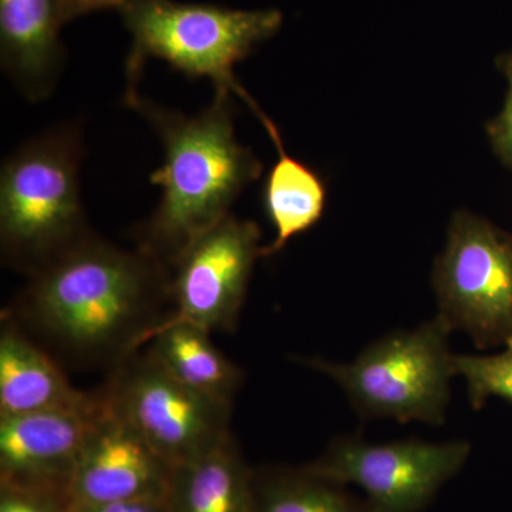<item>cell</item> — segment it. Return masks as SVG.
<instances>
[{
    "label": "cell",
    "instance_id": "5b68a950",
    "mask_svg": "<svg viewBox=\"0 0 512 512\" xmlns=\"http://www.w3.org/2000/svg\"><path fill=\"white\" fill-rule=\"evenodd\" d=\"M451 332L437 315L419 328L375 340L352 362L301 357L299 363L335 380L362 419L439 426L446 420L451 379L458 376Z\"/></svg>",
    "mask_w": 512,
    "mask_h": 512
},
{
    "label": "cell",
    "instance_id": "52a82bcc",
    "mask_svg": "<svg viewBox=\"0 0 512 512\" xmlns=\"http://www.w3.org/2000/svg\"><path fill=\"white\" fill-rule=\"evenodd\" d=\"M101 396L171 468L205 456L231 437L232 404L178 382L150 353H133L119 363Z\"/></svg>",
    "mask_w": 512,
    "mask_h": 512
},
{
    "label": "cell",
    "instance_id": "e0dca14e",
    "mask_svg": "<svg viewBox=\"0 0 512 512\" xmlns=\"http://www.w3.org/2000/svg\"><path fill=\"white\" fill-rule=\"evenodd\" d=\"M256 512H372L346 485L301 468L254 471Z\"/></svg>",
    "mask_w": 512,
    "mask_h": 512
},
{
    "label": "cell",
    "instance_id": "8fae6325",
    "mask_svg": "<svg viewBox=\"0 0 512 512\" xmlns=\"http://www.w3.org/2000/svg\"><path fill=\"white\" fill-rule=\"evenodd\" d=\"M171 471L103 399V410L74 466L67 498L70 504L164 498Z\"/></svg>",
    "mask_w": 512,
    "mask_h": 512
},
{
    "label": "cell",
    "instance_id": "3957f363",
    "mask_svg": "<svg viewBox=\"0 0 512 512\" xmlns=\"http://www.w3.org/2000/svg\"><path fill=\"white\" fill-rule=\"evenodd\" d=\"M83 131L64 123L30 137L0 170V248L6 264L35 274L89 237L80 192Z\"/></svg>",
    "mask_w": 512,
    "mask_h": 512
},
{
    "label": "cell",
    "instance_id": "7402d4cb",
    "mask_svg": "<svg viewBox=\"0 0 512 512\" xmlns=\"http://www.w3.org/2000/svg\"><path fill=\"white\" fill-rule=\"evenodd\" d=\"M69 512H164L163 498L103 504H70Z\"/></svg>",
    "mask_w": 512,
    "mask_h": 512
},
{
    "label": "cell",
    "instance_id": "30bf717a",
    "mask_svg": "<svg viewBox=\"0 0 512 512\" xmlns=\"http://www.w3.org/2000/svg\"><path fill=\"white\" fill-rule=\"evenodd\" d=\"M103 399L18 416H0V484L64 495ZM69 500V498H67Z\"/></svg>",
    "mask_w": 512,
    "mask_h": 512
},
{
    "label": "cell",
    "instance_id": "9a60e30c",
    "mask_svg": "<svg viewBox=\"0 0 512 512\" xmlns=\"http://www.w3.org/2000/svg\"><path fill=\"white\" fill-rule=\"evenodd\" d=\"M164 512H256L254 470L234 439L197 460L173 468Z\"/></svg>",
    "mask_w": 512,
    "mask_h": 512
},
{
    "label": "cell",
    "instance_id": "9c48e42d",
    "mask_svg": "<svg viewBox=\"0 0 512 512\" xmlns=\"http://www.w3.org/2000/svg\"><path fill=\"white\" fill-rule=\"evenodd\" d=\"M261 228L227 215L194 239L170 265L174 311L161 320L188 323L208 333L232 332L247 296Z\"/></svg>",
    "mask_w": 512,
    "mask_h": 512
},
{
    "label": "cell",
    "instance_id": "ffe728a7",
    "mask_svg": "<svg viewBox=\"0 0 512 512\" xmlns=\"http://www.w3.org/2000/svg\"><path fill=\"white\" fill-rule=\"evenodd\" d=\"M64 495L0 484V512H69Z\"/></svg>",
    "mask_w": 512,
    "mask_h": 512
},
{
    "label": "cell",
    "instance_id": "44dd1931",
    "mask_svg": "<svg viewBox=\"0 0 512 512\" xmlns=\"http://www.w3.org/2000/svg\"><path fill=\"white\" fill-rule=\"evenodd\" d=\"M138 0H59L60 18L63 25L92 15V13L103 12V10H117L121 12L127 6L133 5Z\"/></svg>",
    "mask_w": 512,
    "mask_h": 512
},
{
    "label": "cell",
    "instance_id": "ac0fdd59",
    "mask_svg": "<svg viewBox=\"0 0 512 512\" xmlns=\"http://www.w3.org/2000/svg\"><path fill=\"white\" fill-rule=\"evenodd\" d=\"M497 355H456L457 375L467 383L474 409H481L491 397L512 403V338Z\"/></svg>",
    "mask_w": 512,
    "mask_h": 512
},
{
    "label": "cell",
    "instance_id": "5bb4252c",
    "mask_svg": "<svg viewBox=\"0 0 512 512\" xmlns=\"http://www.w3.org/2000/svg\"><path fill=\"white\" fill-rule=\"evenodd\" d=\"M242 100L261 121L278 153L264 187V208L275 237L271 244L261 248V256H272L281 252L293 237L318 224L325 212L328 188L315 170L286 153L279 128L258 103L248 93Z\"/></svg>",
    "mask_w": 512,
    "mask_h": 512
},
{
    "label": "cell",
    "instance_id": "7c38bea8",
    "mask_svg": "<svg viewBox=\"0 0 512 512\" xmlns=\"http://www.w3.org/2000/svg\"><path fill=\"white\" fill-rule=\"evenodd\" d=\"M59 0H0V63L29 100L46 99L63 64Z\"/></svg>",
    "mask_w": 512,
    "mask_h": 512
},
{
    "label": "cell",
    "instance_id": "8992f818",
    "mask_svg": "<svg viewBox=\"0 0 512 512\" xmlns=\"http://www.w3.org/2000/svg\"><path fill=\"white\" fill-rule=\"evenodd\" d=\"M433 288L451 330L478 349L512 338V234L466 210L453 215L447 244L436 259Z\"/></svg>",
    "mask_w": 512,
    "mask_h": 512
},
{
    "label": "cell",
    "instance_id": "7a4b0ae2",
    "mask_svg": "<svg viewBox=\"0 0 512 512\" xmlns=\"http://www.w3.org/2000/svg\"><path fill=\"white\" fill-rule=\"evenodd\" d=\"M231 94L215 90L200 113L165 109L137 94L124 101L151 124L164 147V163L150 175L161 198L140 228V245L173 264L195 238L224 220L239 195L262 174V163L235 134Z\"/></svg>",
    "mask_w": 512,
    "mask_h": 512
},
{
    "label": "cell",
    "instance_id": "ba28073f",
    "mask_svg": "<svg viewBox=\"0 0 512 512\" xmlns=\"http://www.w3.org/2000/svg\"><path fill=\"white\" fill-rule=\"evenodd\" d=\"M470 451L467 441L372 444L360 437H339L303 467L346 487L356 485L372 512H421L460 473Z\"/></svg>",
    "mask_w": 512,
    "mask_h": 512
},
{
    "label": "cell",
    "instance_id": "2e32d148",
    "mask_svg": "<svg viewBox=\"0 0 512 512\" xmlns=\"http://www.w3.org/2000/svg\"><path fill=\"white\" fill-rule=\"evenodd\" d=\"M148 342V353L178 382L218 402L232 404L244 375L212 343L207 330L188 323L160 322Z\"/></svg>",
    "mask_w": 512,
    "mask_h": 512
},
{
    "label": "cell",
    "instance_id": "4fadbf2b",
    "mask_svg": "<svg viewBox=\"0 0 512 512\" xmlns=\"http://www.w3.org/2000/svg\"><path fill=\"white\" fill-rule=\"evenodd\" d=\"M94 396L79 392L45 352L8 319L0 330V416L83 406Z\"/></svg>",
    "mask_w": 512,
    "mask_h": 512
},
{
    "label": "cell",
    "instance_id": "6da1fadb",
    "mask_svg": "<svg viewBox=\"0 0 512 512\" xmlns=\"http://www.w3.org/2000/svg\"><path fill=\"white\" fill-rule=\"evenodd\" d=\"M167 298L170 266L90 234L30 275L19 308L70 355L121 363L148 342Z\"/></svg>",
    "mask_w": 512,
    "mask_h": 512
},
{
    "label": "cell",
    "instance_id": "277c9868",
    "mask_svg": "<svg viewBox=\"0 0 512 512\" xmlns=\"http://www.w3.org/2000/svg\"><path fill=\"white\" fill-rule=\"evenodd\" d=\"M131 36L124 101L150 59H160L188 79H208L215 90H244L235 77L239 62L274 37L284 23L278 9H231L210 3L138 0L119 12Z\"/></svg>",
    "mask_w": 512,
    "mask_h": 512
},
{
    "label": "cell",
    "instance_id": "d6986e66",
    "mask_svg": "<svg viewBox=\"0 0 512 512\" xmlns=\"http://www.w3.org/2000/svg\"><path fill=\"white\" fill-rule=\"evenodd\" d=\"M497 66L507 80V96L503 110L487 124V133L495 154L512 170V52L498 57Z\"/></svg>",
    "mask_w": 512,
    "mask_h": 512
}]
</instances>
